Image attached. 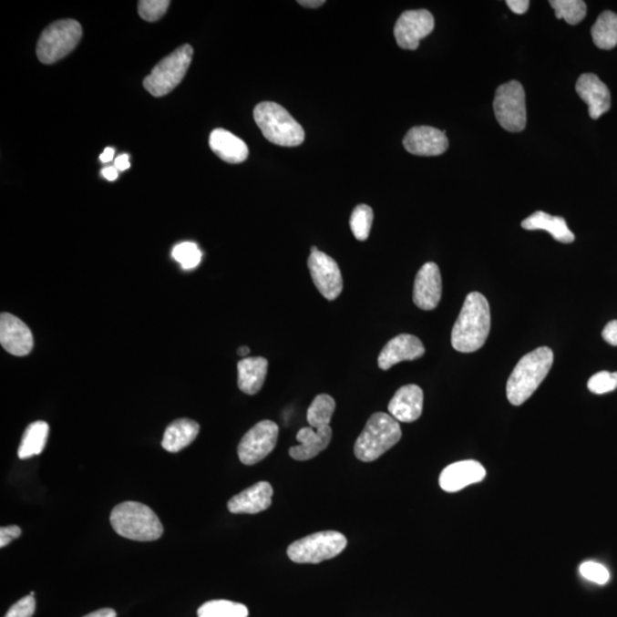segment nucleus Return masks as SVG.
I'll return each instance as SVG.
<instances>
[{"mask_svg":"<svg viewBox=\"0 0 617 617\" xmlns=\"http://www.w3.org/2000/svg\"><path fill=\"white\" fill-rule=\"evenodd\" d=\"M346 544L348 541L340 531H318L293 542L287 549V556L297 564H319L339 556Z\"/></svg>","mask_w":617,"mask_h":617,"instance_id":"423d86ee","label":"nucleus"},{"mask_svg":"<svg viewBox=\"0 0 617 617\" xmlns=\"http://www.w3.org/2000/svg\"><path fill=\"white\" fill-rule=\"evenodd\" d=\"M373 210L367 205H358L351 214L350 228L354 236L360 242H365L371 233L373 224Z\"/></svg>","mask_w":617,"mask_h":617,"instance_id":"7c9ffc66","label":"nucleus"},{"mask_svg":"<svg viewBox=\"0 0 617 617\" xmlns=\"http://www.w3.org/2000/svg\"><path fill=\"white\" fill-rule=\"evenodd\" d=\"M404 147L416 156H439L448 149V139L443 130L431 126H416L404 138Z\"/></svg>","mask_w":617,"mask_h":617,"instance_id":"dca6fc26","label":"nucleus"},{"mask_svg":"<svg viewBox=\"0 0 617 617\" xmlns=\"http://www.w3.org/2000/svg\"><path fill=\"white\" fill-rule=\"evenodd\" d=\"M576 92L587 103L589 115L598 119L611 109V92L605 84L593 74H584L576 83Z\"/></svg>","mask_w":617,"mask_h":617,"instance_id":"6ab92c4d","label":"nucleus"},{"mask_svg":"<svg viewBox=\"0 0 617 617\" xmlns=\"http://www.w3.org/2000/svg\"><path fill=\"white\" fill-rule=\"evenodd\" d=\"M308 267L314 286L321 294L330 301L337 299L344 290V279L335 260L319 251L310 254Z\"/></svg>","mask_w":617,"mask_h":617,"instance_id":"9b49d317","label":"nucleus"},{"mask_svg":"<svg viewBox=\"0 0 617 617\" xmlns=\"http://www.w3.org/2000/svg\"><path fill=\"white\" fill-rule=\"evenodd\" d=\"M332 435L330 426L318 427V429H314L312 427H302L296 435V440L300 445L291 447V457L296 461H308V459L316 458L328 447Z\"/></svg>","mask_w":617,"mask_h":617,"instance_id":"412c9836","label":"nucleus"},{"mask_svg":"<svg viewBox=\"0 0 617 617\" xmlns=\"http://www.w3.org/2000/svg\"><path fill=\"white\" fill-rule=\"evenodd\" d=\"M169 0H142L139 3V15L148 22L159 21L168 12Z\"/></svg>","mask_w":617,"mask_h":617,"instance_id":"473e14b6","label":"nucleus"},{"mask_svg":"<svg viewBox=\"0 0 617 617\" xmlns=\"http://www.w3.org/2000/svg\"><path fill=\"white\" fill-rule=\"evenodd\" d=\"M580 573L590 582L603 585L611 579L610 571L605 566L594 561H585L580 566Z\"/></svg>","mask_w":617,"mask_h":617,"instance_id":"f704fd0d","label":"nucleus"},{"mask_svg":"<svg viewBox=\"0 0 617 617\" xmlns=\"http://www.w3.org/2000/svg\"><path fill=\"white\" fill-rule=\"evenodd\" d=\"M521 227L526 230H544L562 244H571L575 241V235L571 231L564 218L552 216L544 211H535L521 222Z\"/></svg>","mask_w":617,"mask_h":617,"instance_id":"b1692460","label":"nucleus"},{"mask_svg":"<svg viewBox=\"0 0 617 617\" xmlns=\"http://www.w3.org/2000/svg\"><path fill=\"white\" fill-rule=\"evenodd\" d=\"M192 56L193 49L190 45H183L175 49L172 54L153 67L151 74L144 79V88L156 98L164 97L172 92L187 75Z\"/></svg>","mask_w":617,"mask_h":617,"instance_id":"0eeeda50","label":"nucleus"},{"mask_svg":"<svg viewBox=\"0 0 617 617\" xmlns=\"http://www.w3.org/2000/svg\"><path fill=\"white\" fill-rule=\"evenodd\" d=\"M402 439V427L390 414L375 413L368 418L366 427L355 444V458L373 462L388 452Z\"/></svg>","mask_w":617,"mask_h":617,"instance_id":"20e7f679","label":"nucleus"},{"mask_svg":"<svg viewBox=\"0 0 617 617\" xmlns=\"http://www.w3.org/2000/svg\"><path fill=\"white\" fill-rule=\"evenodd\" d=\"M617 388V372L610 373L606 371L594 374L590 377L588 389L596 395L612 393Z\"/></svg>","mask_w":617,"mask_h":617,"instance_id":"72a5a7b5","label":"nucleus"},{"mask_svg":"<svg viewBox=\"0 0 617 617\" xmlns=\"http://www.w3.org/2000/svg\"><path fill=\"white\" fill-rule=\"evenodd\" d=\"M130 168L129 157L128 155H121L117 157L115 160V169L117 170H126Z\"/></svg>","mask_w":617,"mask_h":617,"instance_id":"ea45409f","label":"nucleus"},{"mask_svg":"<svg viewBox=\"0 0 617 617\" xmlns=\"http://www.w3.org/2000/svg\"><path fill=\"white\" fill-rule=\"evenodd\" d=\"M172 256L182 269L192 270L200 265L202 254L195 242H186L174 247Z\"/></svg>","mask_w":617,"mask_h":617,"instance_id":"2f4dec72","label":"nucleus"},{"mask_svg":"<svg viewBox=\"0 0 617 617\" xmlns=\"http://www.w3.org/2000/svg\"><path fill=\"white\" fill-rule=\"evenodd\" d=\"M0 344L8 354L24 357L34 349V335L30 328L15 314L0 316Z\"/></svg>","mask_w":617,"mask_h":617,"instance_id":"ddd939ff","label":"nucleus"},{"mask_svg":"<svg viewBox=\"0 0 617 617\" xmlns=\"http://www.w3.org/2000/svg\"><path fill=\"white\" fill-rule=\"evenodd\" d=\"M49 434V426L46 422L37 421L26 427L22 437L17 455L21 459H26L43 453L46 446Z\"/></svg>","mask_w":617,"mask_h":617,"instance_id":"a878e982","label":"nucleus"},{"mask_svg":"<svg viewBox=\"0 0 617 617\" xmlns=\"http://www.w3.org/2000/svg\"><path fill=\"white\" fill-rule=\"evenodd\" d=\"M335 400L330 395H319L314 399L306 413V420L314 429L330 426L333 414L335 412Z\"/></svg>","mask_w":617,"mask_h":617,"instance_id":"cd10ccee","label":"nucleus"},{"mask_svg":"<svg viewBox=\"0 0 617 617\" xmlns=\"http://www.w3.org/2000/svg\"><path fill=\"white\" fill-rule=\"evenodd\" d=\"M486 477V469L475 459L452 463L446 467L439 477L441 489L447 493L458 492L468 486L480 483Z\"/></svg>","mask_w":617,"mask_h":617,"instance_id":"2eb2a0df","label":"nucleus"},{"mask_svg":"<svg viewBox=\"0 0 617 617\" xmlns=\"http://www.w3.org/2000/svg\"><path fill=\"white\" fill-rule=\"evenodd\" d=\"M22 530L19 526H7L0 529V548H5L15 539L19 538Z\"/></svg>","mask_w":617,"mask_h":617,"instance_id":"e433bc0d","label":"nucleus"},{"mask_svg":"<svg viewBox=\"0 0 617 617\" xmlns=\"http://www.w3.org/2000/svg\"><path fill=\"white\" fill-rule=\"evenodd\" d=\"M602 339L605 340L608 344L617 345V321H612L607 324L602 331Z\"/></svg>","mask_w":617,"mask_h":617,"instance_id":"4c0bfd02","label":"nucleus"},{"mask_svg":"<svg viewBox=\"0 0 617 617\" xmlns=\"http://www.w3.org/2000/svg\"><path fill=\"white\" fill-rule=\"evenodd\" d=\"M316 252H319L318 247L313 246L312 247V253H316Z\"/></svg>","mask_w":617,"mask_h":617,"instance_id":"49530a36","label":"nucleus"},{"mask_svg":"<svg viewBox=\"0 0 617 617\" xmlns=\"http://www.w3.org/2000/svg\"><path fill=\"white\" fill-rule=\"evenodd\" d=\"M237 354L242 355V357H246V355L250 354L249 346H241V348L238 349Z\"/></svg>","mask_w":617,"mask_h":617,"instance_id":"a18cd8bd","label":"nucleus"},{"mask_svg":"<svg viewBox=\"0 0 617 617\" xmlns=\"http://www.w3.org/2000/svg\"><path fill=\"white\" fill-rule=\"evenodd\" d=\"M490 331L488 301L478 292L466 297L452 331V345L458 353L470 354L485 344Z\"/></svg>","mask_w":617,"mask_h":617,"instance_id":"f257e3e1","label":"nucleus"},{"mask_svg":"<svg viewBox=\"0 0 617 617\" xmlns=\"http://www.w3.org/2000/svg\"><path fill=\"white\" fill-rule=\"evenodd\" d=\"M529 0H508L507 5L516 15H524L530 8Z\"/></svg>","mask_w":617,"mask_h":617,"instance_id":"58836bf2","label":"nucleus"},{"mask_svg":"<svg viewBox=\"0 0 617 617\" xmlns=\"http://www.w3.org/2000/svg\"><path fill=\"white\" fill-rule=\"evenodd\" d=\"M390 416L398 422L411 423L418 420L423 411V391L420 386H402L389 403Z\"/></svg>","mask_w":617,"mask_h":617,"instance_id":"aec40b11","label":"nucleus"},{"mask_svg":"<svg viewBox=\"0 0 617 617\" xmlns=\"http://www.w3.org/2000/svg\"><path fill=\"white\" fill-rule=\"evenodd\" d=\"M102 175L109 181H115L118 178V170L115 168H107L102 170Z\"/></svg>","mask_w":617,"mask_h":617,"instance_id":"37998d69","label":"nucleus"},{"mask_svg":"<svg viewBox=\"0 0 617 617\" xmlns=\"http://www.w3.org/2000/svg\"><path fill=\"white\" fill-rule=\"evenodd\" d=\"M494 111L499 124L509 132H521L526 128V96L519 82L512 80L497 89Z\"/></svg>","mask_w":617,"mask_h":617,"instance_id":"1a4fd4ad","label":"nucleus"},{"mask_svg":"<svg viewBox=\"0 0 617 617\" xmlns=\"http://www.w3.org/2000/svg\"><path fill=\"white\" fill-rule=\"evenodd\" d=\"M553 364V353L548 346L535 349L518 362L507 383V397L513 406H520L548 376Z\"/></svg>","mask_w":617,"mask_h":617,"instance_id":"f03ea898","label":"nucleus"},{"mask_svg":"<svg viewBox=\"0 0 617 617\" xmlns=\"http://www.w3.org/2000/svg\"><path fill=\"white\" fill-rule=\"evenodd\" d=\"M79 22L61 20L54 22L43 31L38 40L37 57L45 65H53L74 51L82 39Z\"/></svg>","mask_w":617,"mask_h":617,"instance_id":"6e6552de","label":"nucleus"},{"mask_svg":"<svg viewBox=\"0 0 617 617\" xmlns=\"http://www.w3.org/2000/svg\"><path fill=\"white\" fill-rule=\"evenodd\" d=\"M254 119L269 142L281 147H297L304 141V129L285 108L274 102L255 107Z\"/></svg>","mask_w":617,"mask_h":617,"instance_id":"39448f33","label":"nucleus"},{"mask_svg":"<svg viewBox=\"0 0 617 617\" xmlns=\"http://www.w3.org/2000/svg\"><path fill=\"white\" fill-rule=\"evenodd\" d=\"M268 365V360L263 357L244 358L238 363V386L242 393L252 396L262 389Z\"/></svg>","mask_w":617,"mask_h":617,"instance_id":"5701e85b","label":"nucleus"},{"mask_svg":"<svg viewBox=\"0 0 617 617\" xmlns=\"http://www.w3.org/2000/svg\"><path fill=\"white\" fill-rule=\"evenodd\" d=\"M557 19H562L571 26L579 25L587 15V4L582 0H550Z\"/></svg>","mask_w":617,"mask_h":617,"instance_id":"c756f323","label":"nucleus"},{"mask_svg":"<svg viewBox=\"0 0 617 617\" xmlns=\"http://www.w3.org/2000/svg\"><path fill=\"white\" fill-rule=\"evenodd\" d=\"M110 522L117 534L133 541L150 542L161 538L164 527L146 504L123 502L111 511Z\"/></svg>","mask_w":617,"mask_h":617,"instance_id":"7ed1b4c3","label":"nucleus"},{"mask_svg":"<svg viewBox=\"0 0 617 617\" xmlns=\"http://www.w3.org/2000/svg\"><path fill=\"white\" fill-rule=\"evenodd\" d=\"M441 293L443 283L438 265L427 262L418 270L414 282V303L422 310H434L439 304Z\"/></svg>","mask_w":617,"mask_h":617,"instance_id":"4468645a","label":"nucleus"},{"mask_svg":"<svg viewBox=\"0 0 617 617\" xmlns=\"http://www.w3.org/2000/svg\"><path fill=\"white\" fill-rule=\"evenodd\" d=\"M84 617H117V612L111 610V608H102V610L93 612L91 614Z\"/></svg>","mask_w":617,"mask_h":617,"instance_id":"a19ab883","label":"nucleus"},{"mask_svg":"<svg viewBox=\"0 0 617 617\" xmlns=\"http://www.w3.org/2000/svg\"><path fill=\"white\" fill-rule=\"evenodd\" d=\"M273 495V486L267 481H260L230 499L228 510L235 515H255L272 506Z\"/></svg>","mask_w":617,"mask_h":617,"instance_id":"a211bd4d","label":"nucleus"},{"mask_svg":"<svg viewBox=\"0 0 617 617\" xmlns=\"http://www.w3.org/2000/svg\"><path fill=\"white\" fill-rule=\"evenodd\" d=\"M435 29V19L427 10L407 11L400 15L395 26V37L399 47L414 51Z\"/></svg>","mask_w":617,"mask_h":617,"instance_id":"f8f14e48","label":"nucleus"},{"mask_svg":"<svg viewBox=\"0 0 617 617\" xmlns=\"http://www.w3.org/2000/svg\"><path fill=\"white\" fill-rule=\"evenodd\" d=\"M198 617H249V610L240 602L211 601L201 606Z\"/></svg>","mask_w":617,"mask_h":617,"instance_id":"c85d7f7f","label":"nucleus"},{"mask_svg":"<svg viewBox=\"0 0 617 617\" xmlns=\"http://www.w3.org/2000/svg\"><path fill=\"white\" fill-rule=\"evenodd\" d=\"M36 610L34 596H26L20 599L7 612L5 617H33Z\"/></svg>","mask_w":617,"mask_h":617,"instance_id":"c9c22d12","label":"nucleus"},{"mask_svg":"<svg viewBox=\"0 0 617 617\" xmlns=\"http://www.w3.org/2000/svg\"><path fill=\"white\" fill-rule=\"evenodd\" d=\"M210 147L211 151L225 163H244L249 157V147L242 139L223 129H214L211 133Z\"/></svg>","mask_w":617,"mask_h":617,"instance_id":"4be33fe9","label":"nucleus"},{"mask_svg":"<svg viewBox=\"0 0 617 617\" xmlns=\"http://www.w3.org/2000/svg\"><path fill=\"white\" fill-rule=\"evenodd\" d=\"M115 157V150L112 148H107L105 151H103L102 155L100 156V160L102 163H110L112 159H114Z\"/></svg>","mask_w":617,"mask_h":617,"instance_id":"c03bdc74","label":"nucleus"},{"mask_svg":"<svg viewBox=\"0 0 617 617\" xmlns=\"http://www.w3.org/2000/svg\"><path fill=\"white\" fill-rule=\"evenodd\" d=\"M299 4L303 7L317 8L324 5L325 2L324 0H300Z\"/></svg>","mask_w":617,"mask_h":617,"instance_id":"79ce46f5","label":"nucleus"},{"mask_svg":"<svg viewBox=\"0 0 617 617\" xmlns=\"http://www.w3.org/2000/svg\"><path fill=\"white\" fill-rule=\"evenodd\" d=\"M201 427L190 418H179L170 423L163 438L164 449L170 453H178L193 443L200 434Z\"/></svg>","mask_w":617,"mask_h":617,"instance_id":"393cba45","label":"nucleus"},{"mask_svg":"<svg viewBox=\"0 0 617 617\" xmlns=\"http://www.w3.org/2000/svg\"><path fill=\"white\" fill-rule=\"evenodd\" d=\"M279 436L277 423L264 420L255 425L242 437L238 446V457L245 466L262 461L276 447Z\"/></svg>","mask_w":617,"mask_h":617,"instance_id":"9d476101","label":"nucleus"},{"mask_svg":"<svg viewBox=\"0 0 617 617\" xmlns=\"http://www.w3.org/2000/svg\"><path fill=\"white\" fill-rule=\"evenodd\" d=\"M426 354L425 345L420 339L411 334H400L390 340L378 355L377 364L382 371L402 362H411Z\"/></svg>","mask_w":617,"mask_h":617,"instance_id":"f3484780","label":"nucleus"},{"mask_svg":"<svg viewBox=\"0 0 617 617\" xmlns=\"http://www.w3.org/2000/svg\"><path fill=\"white\" fill-rule=\"evenodd\" d=\"M591 36L598 48H614L617 45V15L611 11L602 12L592 26Z\"/></svg>","mask_w":617,"mask_h":617,"instance_id":"bb28decb","label":"nucleus"}]
</instances>
